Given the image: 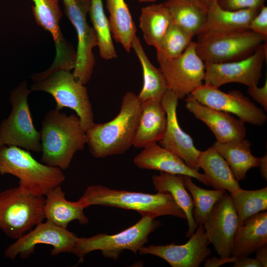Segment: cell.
I'll return each mask as SVG.
<instances>
[{"instance_id": "obj_1", "label": "cell", "mask_w": 267, "mask_h": 267, "mask_svg": "<svg viewBox=\"0 0 267 267\" xmlns=\"http://www.w3.org/2000/svg\"><path fill=\"white\" fill-rule=\"evenodd\" d=\"M40 132L41 161L62 170L70 166L75 154L87 144L86 132L79 117L68 116L55 108L45 114Z\"/></svg>"}, {"instance_id": "obj_32", "label": "cell", "mask_w": 267, "mask_h": 267, "mask_svg": "<svg viewBox=\"0 0 267 267\" xmlns=\"http://www.w3.org/2000/svg\"><path fill=\"white\" fill-rule=\"evenodd\" d=\"M183 178L184 185L192 197L193 220L197 226L203 225L216 203L226 191L223 189H205L195 184L191 177L183 175Z\"/></svg>"}, {"instance_id": "obj_11", "label": "cell", "mask_w": 267, "mask_h": 267, "mask_svg": "<svg viewBox=\"0 0 267 267\" xmlns=\"http://www.w3.org/2000/svg\"><path fill=\"white\" fill-rule=\"evenodd\" d=\"M267 57L266 41L245 58L223 63L205 62L204 84L218 88L230 83L242 84L248 87L257 86Z\"/></svg>"}, {"instance_id": "obj_28", "label": "cell", "mask_w": 267, "mask_h": 267, "mask_svg": "<svg viewBox=\"0 0 267 267\" xmlns=\"http://www.w3.org/2000/svg\"><path fill=\"white\" fill-rule=\"evenodd\" d=\"M132 48L138 57L142 69L143 84L139 93L137 95L139 100L141 103L150 99H161L168 89L161 71L149 60L137 36L134 39Z\"/></svg>"}, {"instance_id": "obj_16", "label": "cell", "mask_w": 267, "mask_h": 267, "mask_svg": "<svg viewBox=\"0 0 267 267\" xmlns=\"http://www.w3.org/2000/svg\"><path fill=\"white\" fill-rule=\"evenodd\" d=\"M238 225V217L231 196L226 192L216 203L203 224L209 243L213 244L221 258L230 256Z\"/></svg>"}, {"instance_id": "obj_34", "label": "cell", "mask_w": 267, "mask_h": 267, "mask_svg": "<svg viewBox=\"0 0 267 267\" xmlns=\"http://www.w3.org/2000/svg\"><path fill=\"white\" fill-rule=\"evenodd\" d=\"M96 33L101 57L109 60L117 57L112 39V32L108 19L103 8L102 0H91L89 13Z\"/></svg>"}, {"instance_id": "obj_41", "label": "cell", "mask_w": 267, "mask_h": 267, "mask_svg": "<svg viewBox=\"0 0 267 267\" xmlns=\"http://www.w3.org/2000/svg\"><path fill=\"white\" fill-rule=\"evenodd\" d=\"M256 258L263 267H267V244L261 247L256 251Z\"/></svg>"}, {"instance_id": "obj_9", "label": "cell", "mask_w": 267, "mask_h": 267, "mask_svg": "<svg viewBox=\"0 0 267 267\" xmlns=\"http://www.w3.org/2000/svg\"><path fill=\"white\" fill-rule=\"evenodd\" d=\"M31 92L26 81L20 82L10 92L11 111L0 124V132L5 145L16 146L27 151H41L40 132L37 131L28 103Z\"/></svg>"}, {"instance_id": "obj_22", "label": "cell", "mask_w": 267, "mask_h": 267, "mask_svg": "<svg viewBox=\"0 0 267 267\" xmlns=\"http://www.w3.org/2000/svg\"><path fill=\"white\" fill-rule=\"evenodd\" d=\"M267 244V212L255 214L239 224L235 232L231 255L249 256Z\"/></svg>"}, {"instance_id": "obj_12", "label": "cell", "mask_w": 267, "mask_h": 267, "mask_svg": "<svg viewBox=\"0 0 267 267\" xmlns=\"http://www.w3.org/2000/svg\"><path fill=\"white\" fill-rule=\"evenodd\" d=\"M77 238L76 234L65 228L47 221L42 222L9 245L4 255L11 260L18 255L22 259L27 258L34 254L36 246L41 244L52 247V256L72 253Z\"/></svg>"}, {"instance_id": "obj_4", "label": "cell", "mask_w": 267, "mask_h": 267, "mask_svg": "<svg viewBox=\"0 0 267 267\" xmlns=\"http://www.w3.org/2000/svg\"><path fill=\"white\" fill-rule=\"evenodd\" d=\"M6 174L17 178L22 189L39 196H45L65 179L59 168L39 162L24 149L3 145L0 147V175Z\"/></svg>"}, {"instance_id": "obj_24", "label": "cell", "mask_w": 267, "mask_h": 267, "mask_svg": "<svg viewBox=\"0 0 267 267\" xmlns=\"http://www.w3.org/2000/svg\"><path fill=\"white\" fill-rule=\"evenodd\" d=\"M84 209L79 201L72 202L66 199L61 185L45 196L44 219L63 228H66L68 224L74 220L82 225L87 224L89 220L84 212Z\"/></svg>"}, {"instance_id": "obj_43", "label": "cell", "mask_w": 267, "mask_h": 267, "mask_svg": "<svg viewBox=\"0 0 267 267\" xmlns=\"http://www.w3.org/2000/svg\"><path fill=\"white\" fill-rule=\"evenodd\" d=\"M206 6H209L212 3L214 0H200Z\"/></svg>"}, {"instance_id": "obj_36", "label": "cell", "mask_w": 267, "mask_h": 267, "mask_svg": "<svg viewBox=\"0 0 267 267\" xmlns=\"http://www.w3.org/2000/svg\"><path fill=\"white\" fill-rule=\"evenodd\" d=\"M266 0H217L218 4L223 9L238 10L248 8L260 9Z\"/></svg>"}, {"instance_id": "obj_26", "label": "cell", "mask_w": 267, "mask_h": 267, "mask_svg": "<svg viewBox=\"0 0 267 267\" xmlns=\"http://www.w3.org/2000/svg\"><path fill=\"white\" fill-rule=\"evenodd\" d=\"M213 146L226 162L238 181L246 178L249 169L259 167L260 158L252 154L251 144L245 138L226 142L217 141Z\"/></svg>"}, {"instance_id": "obj_30", "label": "cell", "mask_w": 267, "mask_h": 267, "mask_svg": "<svg viewBox=\"0 0 267 267\" xmlns=\"http://www.w3.org/2000/svg\"><path fill=\"white\" fill-rule=\"evenodd\" d=\"M112 35L129 52L136 36L135 24L125 0H106Z\"/></svg>"}, {"instance_id": "obj_8", "label": "cell", "mask_w": 267, "mask_h": 267, "mask_svg": "<svg viewBox=\"0 0 267 267\" xmlns=\"http://www.w3.org/2000/svg\"><path fill=\"white\" fill-rule=\"evenodd\" d=\"M30 89L31 91H41L50 94L55 100L57 109L67 107L75 111L86 132L95 124L87 89L70 71H56L34 82Z\"/></svg>"}, {"instance_id": "obj_35", "label": "cell", "mask_w": 267, "mask_h": 267, "mask_svg": "<svg viewBox=\"0 0 267 267\" xmlns=\"http://www.w3.org/2000/svg\"><path fill=\"white\" fill-rule=\"evenodd\" d=\"M230 195L238 217L239 224L267 209V186L253 190L240 188Z\"/></svg>"}, {"instance_id": "obj_37", "label": "cell", "mask_w": 267, "mask_h": 267, "mask_svg": "<svg viewBox=\"0 0 267 267\" xmlns=\"http://www.w3.org/2000/svg\"><path fill=\"white\" fill-rule=\"evenodd\" d=\"M249 29L267 39V7L264 5L252 20Z\"/></svg>"}, {"instance_id": "obj_25", "label": "cell", "mask_w": 267, "mask_h": 267, "mask_svg": "<svg viewBox=\"0 0 267 267\" xmlns=\"http://www.w3.org/2000/svg\"><path fill=\"white\" fill-rule=\"evenodd\" d=\"M198 166L202 168L209 186L233 193L241 188L229 166L215 148L212 146L199 153Z\"/></svg>"}, {"instance_id": "obj_45", "label": "cell", "mask_w": 267, "mask_h": 267, "mask_svg": "<svg viewBox=\"0 0 267 267\" xmlns=\"http://www.w3.org/2000/svg\"><path fill=\"white\" fill-rule=\"evenodd\" d=\"M138 0L140 2H144V1H154L156 0Z\"/></svg>"}, {"instance_id": "obj_29", "label": "cell", "mask_w": 267, "mask_h": 267, "mask_svg": "<svg viewBox=\"0 0 267 267\" xmlns=\"http://www.w3.org/2000/svg\"><path fill=\"white\" fill-rule=\"evenodd\" d=\"M172 21L194 36L204 24L208 7L200 0H167L164 3Z\"/></svg>"}, {"instance_id": "obj_2", "label": "cell", "mask_w": 267, "mask_h": 267, "mask_svg": "<svg viewBox=\"0 0 267 267\" xmlns=\"http://www.w3.org/2000/svg\"><path fill=\"white\" fill-rule=\"evenodd\" d=\"M140 106L137 95L128 91L123 96L120 111L114 119L95 123L86 132L87 144L92 157L103 158L123 154L133 146Z\"/></svg>"}, {"instance_id": "obj_14", "label": "cell", "mask_w": 267, "mask_h": 267, "mask_svg": "<svg viewBox=\"0 0 267 267\" xmlns=\"http://www.w3.org/2000/svg\"><path fill=\"white\" fill-rule=\"evenodd\" d=\"M196 47V42L192 41L179 56L159 63L168 89L175 92L178 99L190 94L204 84L205 64Z\"/></svg>"}, {"instance_id": "obj_40", "label": "cell", "mask_w": 267, "mask_h": 267, "mask_svg": "<svg viewBox=\"0 0 267 267\" xmlns=\"http://www.w3.org/2000/svg\"><path fill=\"white\" fill-rule=\"evenodd\" d=\"M234 263L233 267H263L256 258H251L248 256L238 257Z\"/></svg>"}, {"instance_id": "obj_20", "label": "cell", "mask_w": 267, "mask_h": 267, "mask_svg": "<svg viewBox=\"0 0 267 267\" xmlns=\"http://www.w3.org/2000/svg\"><path fill=\"white\" fill-rule=\"evenodd\" d=\"M133 162L140 169L188 176L209 185L204 174L188 167L178 155L157 143L144 148L134 158Z\"/></svg>"}, {"instance_id": "obj_23", "label": "cell", "mask_w": 267, "mask_h": 267, "mask_svg": "<svg viewBox=\"0 0 267 267\" xmlns=\"http://www.w3.org/2000/svg\"><path fill=\"white\" fill-rule=\"evenodd\" d=\"M260 9L226 10L214 0L208 7L206 21L197 35L249 29L252 20Z\"/></svg>"}, {"instance_id": "obj_5", "label": "cell", "mask_w": 267, "mask_h": 267, "mask_svg": "<svg viewBox=\"0 0 267 267\" xmlns=\"http://www.w3.org/2000/svg\"><path fill=\"white\" fill-rule=\"evenodd\" d=\"M162 225L154 218L141 216L136 223L113 235L99 233L89 237H78L72 253L80 262L89 253L99 250L105 257L116 261L125 250L136 254L147 243L148 235Z\"/></svg>"}, {"instance_id": "obj_7", "label": "cell", "mask_w": 267, "mask_h": 267, "mask_svg": "<svg viewBox=\"0 0 267 267\" xmlns=\"http://www.w3.org/2000/svg\"><path fill=\"white\" fill-rule=\"evenodd\" d=\"M197 36L196 52L204 62L223 63L245 58L267 41L249 29Z\"/></svg>"}, {"instance_id": "obj_21", "label": "cell", "mask_w": 267, "mask_h": 267, "mask_svg": "<svg viewBox=\"0 0 267 267\" xmlns=\"http://www.w3.org/2000/svg\"><path fill=\"white\" fill-rule=\"evenodd\" d=\"M161 99H150L141 103L133 144L134 147L144 148L157 143L163 138L167 126V115Z\"/></svg>"}, {"instance_id": "obj_3", "label": "cell", "mask_w": 267, "mask_h": 267, "mask_svg": "<svg viewBox=\"0 0 267 267\" xmlns=\"http://www.w3.org/2000/svg\"><path fill=\"white\" fill-rule=\"evenodd\" d=\"M78 201L85 208L92 205H101L134 210L141 216L154 219L162 216H172L186 220L183 211L167 192L150 194L91 185L87 187Z\"/></svg>"}, {"instance_id": "obj_27", "label": "cell", "mask_w": 267, "mask_h": 267, "mask_svg": "<svg viewBox=\"0 0 267 267\" xmlns=\"http://www.w3.org/2000/svg\"><path fill=\"white\" fill-rule=\"evenodd\" d=\"M151 179L155 190L169 193L184 213L188 224L186 237L189 238L194 233L198 226L192 216L194 207L193 200L186 190L183 175L160 172L159 175L153 176Z\"/></svg>"}, {"instance_id": "obj_10", "label": "cell", "mask_w": 267, "mask_h": 267, "mask_svg": "<svg viewBox=\"0 0 267 267\" xmlns=\"http://www.w3.org/2000/svg\"><path fill=\"white\" fill-rule=\"evenodd\" d=\"M65 12L73 25L77 35L78 45L76 63L72 73L74 77L83 84L90 80L95 65L92 51L97 46V38L92 27L88 23L91 0H63Z\"/></svg>"}, {"instance_id": "obj_6", "label": "cell", "mask_w": 267, "mask_h": 267, "mask_svg": "<svg viewBox=\"0 0 267 267\" xmlns=\"http://www.w3.org/2000/svg\"><path fill=\"white\" fill-rule=\"evenodd\" d=\"M45 196L23 190L19 186L0 192V229L17 239L44 219Z\"/></svg>"}, {"instance_id": "obj_38", "label": "cell", "mask_w": 267, "mask_h": 267, "mask_svg": "<svg viewBox=\"0 0 267 267\" xmlns=\"http://www.w3.org/2000/svg\"><path fill=\"white\" fill-rule=\"evenodd\" d=\"M248 94L253 99L258 102L264 108L267 110V80L264 85L259 88L257 86L248 87Z\"/></svg>"}, {"instance_id": "obj_33", "label": "cell", "mask_w": 267, "mask_h": 267, "mask_svg": "<svg viewBox=\"0 0 267 267\" xmlns=\"http://www.w3.org/2000/svg\"><path fill=\"white\" fill-rule=\"evenodd\" d=\"M194 35L172 21L156 48L158 63L176 58L185 51Z\"/></svg>"}, {"instance_id": "obj_17", "label": "cell", "mask_w": 267, "mask_h": 267, "mask_svg": "<svg viewBox=\"0 0 267 267\" xmlns=\"http://www.w3.org/2000/svg\"><path fill=\"white\" fill-rule=\"evenodd\" d=\"M185 244L143 246L139 254H150L166 261L172 267H198L210 255L211 251L203 225H199Z\"/></svg>"}, {"instance_id": "obj_15", "label": "cell", "mask_w": 267, "mask_h": 267, "mask_svg": "<svg viewBox=\"0 0 267 267\" xmlns=\"http://www.w3.org/2000/svg\"><path fill=\"white\" fill-rule=\"evenodd\" d=\"M190 94L201 104L235 114L244 123L262 126L267 121L264 111L238 90H232L225 93L218 88L203 84Z\"/></svg>"}, {"instance_id": "obj_42", "label": "cell", "mask_w": 267, "mask_h": 267, "mask_svg": "<svg viewBox=\"0 0 267 267\" xmlns=\"http://www.w3.org/2000/svg\"><path fill=\"white\" fill-rule=\"evenodd\" d=\"M259 167H260V171L262 176L266 180L267 179V155H266L260 158V163Z\"/></svg>"}, {"instance_id": "obj_13", "label": "cell", "mask_w": 267, "mask_h": 267, "mask_svg": "<svg viewBox=\"0 0 267 267\" xmlns=\"http://www.w3.org/2000/svg\"><path fill=\"white\" fill-rule=\"evenodd\" d=\"M32 12L37 24L52 36L56 48L53 63L42 72L44 77L60 70L71 71L75 67L76 51L63 36L59 27L62 13L59 5V0H32Z\"/></svg>"}, {"instance_id": "obj_31", "label": "cell", "mask_w": 267, "mask_h": 267, "mask_svg": "<svg viewBox=\"0 0 267 267\" xmlns=\"http://www.w3.org/2000/svg\"><path fill=\"white\" fill-rule=\"evenodd\" d=\"M172 22L170 14L163 3L142 8L139 27L146 43L156 48Z\"/></svg>"}, {"instance_id": "obj_19", "label": "cell", "mask_w": 267, "mask_h": 267, "mask_svg": "<svg viewBox=\"0 0 267 267\" xmlns=\"http://www.w3.org/2000/svg\"><path fill=\"white\" fill-rule=\"evenodd\" d=\"M185 107L194 117L204 123L217 141L226 142L245 138V123L230 113L201 104L192 95L186 96Z\"/></svg>"}, {"instance_id": "obj_18", "label": "cell", "mask_w": 267, "mask_h": 267, "mask_svg": "<svg viewBox=\"0 0 267 267\" xmlns=\"http://www.w3.org/2000/svg\"><path fill=\"white\" fill-rule=\"evenodd\" d=\"M177 95L168 89L161 101L167 115L164 136L159 141L161 146L173 152L189 167L199 170L198 157L200 151L194 146L191 137L180 127L177 116Z\"/></svg>"}, {"instance_id": "obj_39", "label": "cell", "mask_w": 267, "mask_h": 267, "mask_svg": "<svg viewBox=\"0 0 267 267\" xmlns=\"http://www.w3.org/2000/svg\"><path fill=\"white\" fill-rule=\"evenodd\" d=\"M238 257L232 256L228 258H218L213 257L211 258H206L204 261L205 267H219L224 264L234 263L237 259Z\"/></svg>"}, {"instance_id": "obj_44", "label": "cell", "mask_w": 267, "mask_h": 267, "mask_svg": "<svg viewBox=\"0 0 267 267\" xmlns=\"http://www.w3.org/2000/svg\"><path fill=\"white\" fill-rule=\"evenodd\" d=\"M3 145H5L3 142V140L2 139V138H1V134H0V147H1V146Z\"/></svg>"}]
</instances>
